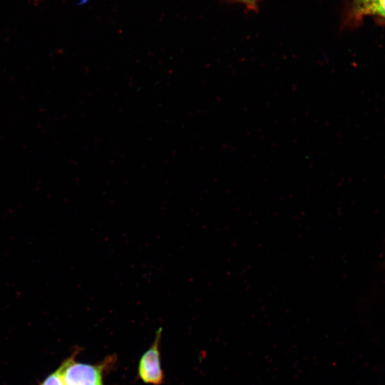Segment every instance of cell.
Wrapping results in <instances>:
<instances>
[{
    "label": "cell",
    "instance_id": "obj_4",
    "mask_svg": "<svg viewBox=\"0 0 385 385\" xmlns=\"http://www.w3.org/2000/svg\"><path fill=\"white\" fill-rule=\"evenodd\" d=\"M40 385H65L59 369L50 374Z\"/></svg>",
    "mask_w": 385,
    "mask_h": 385
},
{
    "label": "cell",
    "instance_id": "obj_1",
    "mask_svg": "<svg viewBox=\"0 0 385 385\" xmlns=\"http://www.w3.org/2000/svg\"><path fill=\"white\" fill-rule=\"evenodd\" d=\"M58 369L65 385H103V364L78 362L73 354L63 361Z\"/></svg>",
    "mask_w": 385,
    "mask_h": 385
},
{
    "label": "cell",
    "instance_id": "obj_2",
    "mask_svg": "<svg viewBox=\"0 0 385 385\" xmlns=\"http://www.w3.org/2000/svg\"><path fill=\"white\" fill-rule=\"evenodd\" d=\"M161 332L162 329L160 328L151 346L142 355L139 361L138 376L147 384L159 385L163 381L159 351Z\"/></svg>",
    "mask_w": 385,
    "mask_h": 385
},
{
    "label": "cell",
    "instance_id": "obj_6",
    "mask_svg": "<svg viewBox=\"0 0 385 385\" xmlns=\"http://www.w3.org/2000/svg\"><path fill=\"white\" fill-rule=\"evenodd\" d=\"M369 1V0H358V2L361 3V2H364V1Z\"/></svg>",
    "mask_w": 385,
    "mask_h": 385
},
{
    "label": "cell",
    "instance_id": "obj_5",
    "mask_svg": "<svg viewBox=\"0 0 385 385\" xmlns=\"http://www.w3.org/2000/svg\"><path fill=\"white\" fill-rule=\"evenodd\" d=\"M244 4L250 9H256L258 0H235Z\"/></svg>",
    "mask_w": 385,
    "mask_h": 385
},
{
    "label": "cell",
    "instance_id": "obj_3",
    "mask_svg": "<svg viewBox=\"0 0 385 385\" xmlns=\"http://www.w3.org/2000/svg\"><path fill=\"white\" fill-rule=\"evenodd\" d=\"M361 14H374L385 17V0H369L359 3Z\"/></svg>",
    "mask_w": 385,
    "mask_h": 385
}]
</instances>
